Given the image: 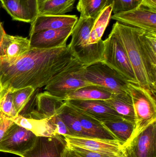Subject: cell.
I'll list each match as a JSON object with an SVG mask.
<instances>
[{
  "mask_svg": "<svg viewBox=\"0 0 156 157\" xmlns=\"http://www.w3.org/2000/svg\"><path fill=\"white\" fill-rule=\"evenodd\" d=\"M140 40L147 60L156 75V34L142 30Z\"/></svg>",
  "mask_w": 156,
  "mask_h": 157,
  "instance_id": "cell-26",
  "label": "cell"
},
{
  "mask_svg": "<svg viewBox=\"0 0 156 157\" xmlns=\"http://www.w3.org/2000/svg\"><path fill=\"white\" fill-rule=\"evenodd\" d=\"M61 157H77L71 152V150L66 146L62 152Z\"/></svg>",
  "mask_w": 156,
  "mask_h": 157,
  "instance_id": "cell-36",
  "label": "cell"
},
{
  "mask_svg": "<svg viewBox=\"0 0 156 157\" xmlns=\"http://www.w3.org/2000/svg\"><path fill=\"white\" fill-rule=\"evenodd\" d=\"M35 101L36 109L24 117L36 120H43L53 117L58 114L65 101L45 90L36 95Z\"/></svg>",
  "mask_w": 156,
  "mask_h": 157,
  "instance_id": "cell-14",
  "label": "cell"
},
{
  "mask_svg": "<svg viewBox=\"0 0 156 157\" xmlns=\"http://www.w3.org/2000/svg\"><path fill=\"white\" fill-rule=\"evenodd\" d=\"M8 118L14 123L29 130L36 136L54 137L59 136L52 117L43 120H36L18 115L14 118Z\"/></svg>",
  "mask_w": 156,
  "mask_h": 157,
  "instance_id": "cell-18",
  "label": "cell"
},
{
  "mask_svg": "<svg viewBox=\"0 0 156 157\" xmlns=\"http://www.w3.org/2000/svg\"><path fill=\"white\" fill-rule=\"evenodd\" d=\"M128 148L137 157H156V122L142 132Z\"/></svg>",
  "mask_w": 156,
  "mask_h": 157,
  "instance_id": "cell-17",
  "label": "cell"
},
{
  "mask_svg": "<svg viewBox=\"0 0 156 157\" xmlns=\"http://www.w3.org/2000/svg\"><path fill=\"white\" fill-rule=\"evenodd\" d=\"M123 120L135 124V113L130 93H114L111 98L104 101Z\"/></svg>",
  "mask_w": 156,
  "mask_h": 157,
  "instance_id": "cell-20",
  "label": "cell"
},
{
  "mask_svg": "<svg viewBox=\"0 0 156 157\" xmlns=\"http://www.w3.org/2000/svg\"><path fill=\"white\" fill-rule=\"evenodd\" d=\"M143 29L116 22L111 31L126 52L138 85L156 97V75L151 70L142 48L140 35Z\"/></svg>",
  "mask_w": 156,
  "mask_h": 157,
  "instance_id": "cell-2",
  "label": "cell"
},
{
  "mask_svg": "<svg viewBox=\"0 0 156 157\" xmlns=\"http://www.w3.org/2000/svg\"><path fill=\"white\" fill-rule=\"evenodd\" d=\"M67 146L77 157H111L100 153L79 147L68 146L67 145Z\"/></svg>",
  "mask_w": 156,
  "mask_h": 157,
  "instance_id": "cell-32",
  "label": "cell"
},
{
  "mask_svg": "<svg viewBox=\"0 0 156 157\" xmlns=\"http://www.w3.org/2000/svg\"><path fill=\"white\" fill-rule=\"evenodd\" d=\"M0 111L8 118H14L18 115L14 105L13 93L12 91H7L1 98Z\"/></svg>",
  "mask_w": 156,
  "mask_h": 157,
  "instance_id": "cell-30",
  "label": "cell"
},
{
  "mask_svg": "<svg viewBox=\"0 0 156 157\" xmlns=\"http://www.w3.org/2000/svg\"><path fill=\"white\" fill-rule=\"evenodd\" d=\"M82 75L89 82L105 88L114 94L129 92V83L117 72L102 62L84 67Z\"/></svg>",
  "mask_w": 156,
  "mask_h": 157,
  "instance_id": "cell-6",
  "label": "cell"
},
{
  "mask_svg": "<svg viewBox=\"0 0 156 157\" xmlns=\"http://www.w3.org/2000/svg\"><path fill=\"white\" fill-rule=\"evenodd\" d=\"M74 58L67 47L31 48L17 59L0 60V99L7 91L22 88L42 87L57 78L72 63Z\"/></svg>",
  "mask_w": 156,
  "mask_h": 157,
  "instance_id": "cell-1",
  "label": "cell"
},
{
  "mask_svg": "<svg viewBox=\"0 0 156 157\" xmlns=\"http://www.w3.org/2000/svg\"><path fill=\"white\" fill-rule=\"evenodd\" d=\"M35 90L33 87L27 86L16 90L13 92L14 105L18 115L28 104Z\"/></svg>",
  "mask_w": 156,
  "mask_h": 157,
  "instance_id": "cell-29",
  "label": "cell"
},
{
  "mask_svg": "<svg viewBox=\"0 0 156 157\" xmlns=\"http://www.w3.org/2000/svg\"><path fill=\"white\" fill-rule=\"evenodd\" d=\"M110 5V0H78L77 9L80 13V16L96 18Z\"/></svg>",
  "mask_w": 156,
  "mask_h": 157,
  "instance_id": "cell-27",
  "label": "cell"
},
{
  "mask_svg": "<svg viewBox=\"0 0 156 157\" xmlns=\"http://www.w3.org/2000/svg\"><path fill=\"white\" fill-rule=\"evenodd\" d=\"M104 41L102 62L117 72L128 83L138 85L125 49L112 31Z\"/></svg>",
  "mask_w": 156,
  "mask_h": 157,
  "instance_id": "cell-5",
  "label": "cell"
},
{
  "mask_svg": "<svg viewBox=\"0 0 156 157\" xmlns=\"http://www.w3.org/2000/svg\"><path fill=\"white\" fill-rule=\"evenodd\" d=\"M114 93L105 88L97 85L86 86L78 89L66 96L64 101L70 100L107 101Z\"/></svg>",
  "mask_w": 156,
  "mask_h": 157,
  "instance_id": "cell-21",
  "label": "cell"
},
{
  "mask_svg": "<svg viewBox=\"0 0 156 157\" xmlns=\"http://www.w3.org/2000/svg\"><path fill=\"white\" fill-rule=\"evenodd\" d=\"M57 115L67 125L71 135L88 136L79 121L71 112L66 101L60 110Z\"/></svg>",
  "mask_w": 156,
  "mask_h": 157,
  "instance_id": "cell-28",
  "label": "cell"
},
{
  "mask_svg": "<svg viewBox=\"0 0 156 157\" xmlns=\"http://www.w3.org/2000/svg\"><path fill=\"white\" fill-rule=\"evenodd\" d=\"M128 86L135 113L134 130L130 147L142 132L156 122V101L151 93L139 85L129 83Z\"/></svg>",
  "mask_w": 156,
  "mask_h": 157,
  "instance_id": "cell-4",
  "label": "cell"
},
{
  "mask_svg": "<svg viewBox=\"0 0 156 157\" xmlns=\"http://www.w3.org/2000/svg\"><path fill=\"white\" fill-rule=\"evenodd\" d=\"M111 19L156 34V12L140 4L128 11L114 14Z\"/></svg>",
  "mask_w": 156,
  "mask_h": 157,
  "instance_id": "cell-10",
  "label": "cell"
},
{
  "mask_svg": "<svg viewBox=\"0 0 156 157\" xmlns=\"http://www.w3.org/2000/svg\"><path fill=\"white\" fill-rule=\"evenodd\" d=\"M78 19V17L75 15H38L31 23L29 36L44 30L61 29L69 27H74Z\"/></svg>",
  "mask_w": 156,
  "mask_h": 157,
  "instance_id": "cell-16",
  "label": "cell"
},
{
  "mask_svg": "<svg viewBox=\"0 0 156 157\" xmlns=\"http://www.w3.org/2000/svg\"><path fill=\"white\" fill-rule=\"evenodd\" d=\"M140 5L156 12V0H141Z\"/></svg>",
  "mask_w": 156,
  "mask_h": 157,
  "instance_id": "cell-35",
  "label": "cell"
},
{
  "mask_svg": "<svg viewBox=\"0 0 156 157\" xmlns=\"http://www.w3.org/2000/svg\"><path fill=\"white\" fill-rule=\"evenodd\" d=\"M84 67L75 59L57 78L45 86V90L64 101L66 96L72 91L86 86L94 85L83 77Z\"/></svg>",
  "mask_w": 156,
  "mask_h": 157,
  "instance_id": "cell-7",
  "label": "cell"
},
{
  "mask_svg": "<svg viewBox=\"0 0 156 157\" xmlns=\"http://www.w3.org/2000/svg\"><path fill=\"white\" fill-rule=\"evenodd\" d=\"M96 18L80 17L71 32L70 42L67 45L71 55L86 67L102 62L104 41L89 45L91 32Z\"/></svg>",
  "mask_w": 156,
  "mask_h": 157,
  "instance_id": "cell-3",
  "label": "cell"
},
{
  "mask_svg": "<svg viewBox=\"0 0 156 157\" xmlns=\"http://www.w3.org/2000/svg\"><path fill=\"white\" fill-rule=\"evenodd\" d=\"M14 123L13 121L8 119L0 111V141L2 139L7 130Z\"/></svg>",
  "mask_w": 156,
  "mask_h": 157,
  "instance_id": "cell-34",
  "label": "cell"
},
{
  "mask_svg": "<svg viewBox=\"0 0 156 157\" xmlns=\"http://www.w3.org/2000/svg\"><path fill=\"white\" fill-rule=\"evenodd\" d=\"M127 150H128V157H137L135 155L133 154V152H132V151H131L130 149H128V148Z\"/></svg>",
  "mask_w": 156,
  "mask_h": 157,
  "instance_id": "cell-38",
  "label": "cell"
},
{
  "mask_svg": "<svg viewBox=\"0 0 156 157\" xmlns=\"http://www.w3.org/2000/svg\"><path fill=\"white\" fill-rule=\"evenodd\" d=\"M37 137L29 130L14 123L0 141V152L21 157L33 147Z\"/></svg>",
  "mask_w": 156,
  "mask_h": 157,
  "instance_id": "cell-9",
  "label": "cell"
},
{
  "mask_svg": "<svg viewBox=\"0 0 156 157\" xmlns=\"http://www.w3.org/2000/svg\"><path fill=\"white\" fill-rule=\"evenodd\" d=\"M74 27L58 29H48L33 34L30 36L31 48L51 49L67 46Z\"/></svg>",
  "mask_w": 156,
  "mask_h": 157,
  "instance_id": "cell-12",
  "label": "cell"
},
{
  "mask_svg": "<svg viewBox=\"0 0 156 157\" xmlns=\"http://www.w3.org/2000/svg\"><path fill=\"white\" fill-rule=\"evenodd\" d=\"M67 145L93 151L111 157H128L127 147L113 139L67 135L63 136Z\"/></svg>",
  "mask_w": 156,
  "mask_h": 157,
  "instance_id": "cell-8",
  "label": "cell"
},
{
  "mask_svg": "<svg viewBox=\"0 0 156 157\" xmlns=\"http://www.w3.org/2000/svg\"><path fill=\"white\" fill-rule=\"evenodd\" d=\"M5 33L4 29L2 25V23H1V21H0V43L2 41L3 37L4 35H5Z\"/></svg>",
  "mask_w": 156,
  "mask_h": 157,
  "instance_id": "cell-37",
  "label": "cell"
},
{
  "mask_svg": "<svg viewBox=\"0 0 156 157\" xmlns=\"http://www.w3.org/2000/svg\"><path fill=\"white\" fill-rule=\"evenodd\" d=\"M29 39L5 33L0 43V60L11 62L17 59L30 50Z\"/></svg>",
  "mask_w": 156,
  "mask_h": 157,
  "instance_id": "cell-15",
  "label": "cell"
},
{
  "mask_svg": "<svg viewBox=\"0 0 156 157\" xmlns=\"http://www.w3.org/2000/svg\"><path fill=\"white\" fill-rule=\"evenodd\" d=\"M2 7L13 20L31 23L36 17L33 13L27 0H0Z\"/></svg>",
  "mask_w": 156,
  "mask_h": 157,
  "instance_id": "cell-22",
  "label": "cell"
},
{
  "mask_svg": "<svg viewBox=\"0 0 156 157\" xmlns=\"http://www.w3.org/2000/svg\"><path fill=\"white\" fill-rule=\"evenodd\" d=\"M67 146L64 137L37 136L33 147L21 157H61Z\"/></svg>",
  "mask_w": 156,
  "mask_h": 157,
  "instance_id": "cell-13",
  "label": "cell"
},
{
  "mask_svg": "<svg viewBox=\"0 0 156 157\" xmlns=\"http://www.w3.org/2000/svg\"><path fill=\"white\" fill-rule=\"evenodd\" d=\"M112 13V5L104 8L96 17L91 32L89 45L96 44L102 40L106 28L109 25Z\"/></svg>",
  "mask_w": 156,
  "mask_h": 157,
  "instance_id": "cell-25",
  "label": "cell"
},
{
  "mask_svg": "<svg viewBox=\"0 0 156 157\" xmlns=\"http://www.w3.org/2000/svg\"><path fill=\"white\" fill-rule=\"evenodd\" d=\"M76 0H38V15H62L73 10Z\"/></svg>",
  "mask_w": 156,
  "mask_h": 157,
  "instance_id": "cell-23",
  "label": "cell"
},
{
  "mask_svg": "<svg viewBox=\"0 0 156 157\" xmlns=\"http://www.w3.org/2000/svg\"><path fill=\"white\" fill-rule=\"evenodd\" d=\"M102 124L114 139L121 141L128 148L134 130V124L122 120L103 123Z\"/></svg>",
  "mask_w": 156,
  "mask_h": 157,
  "instance_id": "cell-24",
  "label": "cell"
},
{
  "mask_svg": "<svg viewBox=\"0 0 156 157\" xmlns=\"http://www.w3.org/2000/svg\"><path fill=\"white\" fill-rule=\"evenodd\" d=\"M66 101L102 123L123 120L104 101L70 100Z\"/></svg>",
  "mask_w": 156,
  "mask_h": 157,
  "instance_id": "cell-11",
  "label": "cell"
},
{
  "mask_svg": "<svg viewBox=\"0 0 156 157\" xmlns=\"http://www.w3.org/2000/svg\"><path fill=\"white\" fill-rule=\"evenodd\" d=\"M114 14L133 9L140 4L138 0H110Z\"/></svg>",
  "mask_w": 156,
  "mask_h": 157,
  "instance_id": "cell-31",
  "label": "cell"
},
{
  "mask_svg": "<svg viewBox=\"0 0 156 157\" xmlns=\"http://www.w3.org/2000/svg\"><path fill=\"white\" fill-rule=\"evenodd\" d=\"M52 118L56 125L57 133L59 136H65L71 135L67 125L57 114L53 116Z\"/></svg>",
  "mask_w": 156,
  "mask_h": 157,
  "instance_id": "cell-33",
  "label": "cell"
},
{
  "mask_svg": "<svg viewBox=\"0 0 156 157\" xmlns=\"http://www.w3.org/2000/svg\"><path fill=\"white\" fill-rule=\"evenodd\" d=\"M66 101L71 112L79 121L88 136L103 139H114L111 135L104 128L102 123L92 118L82 111Z\"/></svg>",
  "mask_w": 156,
  "mask_h": 157,
  "instance_id": "cell-19",
  "label": "cell"
},
{
  "mask_svg": "<svg viewBox=\"0 0 156 157\" xmlns=\"http://www.w3.org/2000/svg\"><path fill=\"white\" fill-rule=\"evenodd\" d=\"M138 1H139V2H141V0H138Z\"/></svg>",
  "mask_w": 156,
  "mask_h": 157,
  "instance_id": "cell-39",
  "label": "cell"
}]
</instances>
